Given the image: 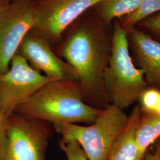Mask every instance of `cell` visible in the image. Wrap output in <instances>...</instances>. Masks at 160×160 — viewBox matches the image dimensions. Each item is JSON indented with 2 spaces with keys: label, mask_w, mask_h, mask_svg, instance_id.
<instances>
[{
  "label": "cell",
  "mask_w": 160,
  "mask_h": 160,
  "mask_svg": "<svg viewBox=\"0 0 160 160\" xmlns=\"http://www.w3.org/2000/svg\"><path fill=\"white\" fill-rule=\"evenodd\" d=\"M111 48L112 39L102 28L96 24L84 23L70 34L61 52L77 74L84 101L100 110L109 105L104 75Z\"/></svg>",
  "instance_id": "cell-1"
},
{
  "label": "cell",
  "mask_w": 160,
  "mask_h": 160,
  "mask_svg": "<svg viewBox=\"0 0 160 160\" xmlns=\"http://www.w3.org/2000/svg\"><path fill=\"white\" fill-rule=\"evenodd\" d=\"M16 111L30 118L57 125L92 124L103 110L86 103L78 82L53 80L42 87Z\"/></svg>",
  "instance_id": "cell-2"
},
{
  "label": "cell",
  "mask_w": 160,
  "mask_h": 160,
  "mask_svg": "<svg viewBox=\"0 0 160 160\" xmlns=\"http://www.w3.org/2000/svg\"><path fill=\"white\" fill-rule=\"evenodd\" d=\"M127 34L120 23H114L109 63L104 75L109 102L122 110L139 101L148 87L142 70L137 68L132 60Z\"/></svg>",
  "instance_id": "cell-3"
},
{
  "label": "cell",
  "mask_w": 160,
  "mask_h": 160,
  "mask_svg": "<svg viewBox=\"0 0 160 160\" xmlns=\"http://www.w3.org/2000/svg\"><path fill=\"white\" fill-rule=\"evenodd\" d=\"M129 116L114 104L103 109L89 126L76 123L54 125L62 141L74 140L79 143L88 160H108L114 142L125 129Z\"/></svg>",
  "instance_id": "cell-4"
},
{
  "label": "cell",
  "mask_w": 160,
  "mask_h": 160,
  "mask_svg": "<svg viewBox=\"0 0 160 160\" xmlns=\"http://www.w3.org/2000/svg\"><path fill=\"white\" fill-rule=\"evenodd\" d=\"M53 81L33 68L21 55L12 58L9 68L0 75V110L7 119L42 87Z\"/></svg>",
  "instance_id": "cell-5"
},
{
  "label": "cell",
  "mask_w": 160,
  "mask_h": 160,
  "mask_svg": "<svg viewBox=\"0 0 160 160\" xmlns=\"http://www.w3.org/2000/svg\"><path fill=\"white\" fill-rule=\"evenodd\" d=\"M103 1L34 0L35 23L32 31L49 44L57 42L81 14Z\"/></svg>",
  "instance_id": "cell-6"
},
{
  "label": "cell",
  "mask_w": 160,
  "mask_h": 160,
  "mask_svg": "<svg viewBox=\"0 0 160 160\" xmlns=\"http://www.w3.org/2000/svg\"><path fill=\"white\" fill-rule=\"evenodd\" d=\"M34 0H16L0 14V75L8 71L25 37L34 27Z\"/></svg>",
  "instance_id": "cell-7"
},
{
  "label": "cell",
  "mask_w": 160,
  "mask_h": 160,
  "mask_svg": "<svg viewBox=\"0 0 160 160\" xmlns=\"http://www.w3.org/2000/svg\"><path fill=\"white\" fill-rule=\"evenodd\" d=\"M43 122L22 114L8 119L6 160H44L49 132Z\"/></svg>",
  "instance_id": "cell-8"
},
{
  "label": "cell",
  "mask_w": 160,
  "mask_h": 160,
  "mask_svg": "<svg viewBox=\"0 0 160 160\" xmlns=\"http://www.w3.org/2000/svg\"><path fill=\"white\" fill-rule=\"evenodd\" d=\"M31 32L22 42L17 53L25 58L33 68L52 80L78 82L72 67L55 54L46 40Z\"/></svg>",
  "instance_id": "cell-9"
},
{
  "label": "cell",
  "mask_w": 160,
  "mask_h": 160,
  "mask_svg": "<svg viewBox=\"0 0 160 160\" xmlns=\"http://www.w3.org/2000/svg\"><path fill=\"white\" fill-rule=\"evenodd\" d=\"M127 33L147 82L160 89V42L135 27Z\"/></svg>",
  "instance_id": "cell-10"
},
{
  "label": "cell",
  "mask_w": 160,
  "mask_h": 160,
  "mask_svg": "<svg viewBox=\"0 0 160 160\" xmlns=\"http://www.w3.org/2000/svg\"><path fill=\"white\" fill-rule=\"evenodd\" d=\"M141 114L139 105L136 106L129 116L126 128L114 142L108 160H138L136 132Z\"/></svg>",
  "instance_id": "cell-11"
},
{
  "label": "cell",
  "mask_w": 160,
  "mask_h": 160,
  "mask_svg": "<svg viewBox=\"0 0 160 160\" xmlns=\"http://www.w3.org/2000/svg\"><path fill=\"white\" fill-rule=\"evenodd\" d=\"M160 138V115L142 112L136 132L138 160H143L149 147Z\"/></svg>",
  "instance_id": "cell-12"
},
{
  "label": "cell",
  "mask_w": 160,
  "mask_h": 160,
  "mask_svg": "<svg viewBox=\"0 0 160 160\" xmlns=\"http://www.w3.org/2000/svg\"><path fill=\"white\" fill-rule=\"evenodd\" d=\"M142 0H103L99 5L100 16L104 23L125 17L137 11Z\"/></svg>",
  "instance_id": "cell-13"
},
{
  "label": "cell",
  "mask_w": 160,
  "mask_h": 160,
  "mask_svg": "<svg viewBox=\"0 0 160 160\" xmlns=\"http://www.w3.org/2000/svg\"><path fill=\"white\" fill-rule=\"evenodd\" d=\"M160 12V0H142L137 11L124 17L121 25L127 32L146 18Z\"/></svg>",
  "instance_id": "cell-14"
},
{
  "label": "cell",
  "mask_w": 160,
  "mask_h": 160,
  "mask_svg": "<svg viewBox=\"0 0 160 160\" xmlns=\"http://www.w3.org/2000/svg\"><path fill=\"white\" fill-rule=\"evenodd\" d=\"M160 97V89L147 87L141 94L139 102L142 112L155 114Z\"/></svg>",
  "instance_id": "cell-15"
},
{
  "label": "cell",
  "mask_w": 160,
  "mask_h": 160,
  "mask_svg": "<svg viewBox=\"0 0 160 160\" xmlns=\"http://www.w3.org/2000/svg\"><path fill=\"white\" fill-rule=\"evenodd\" d=\"M60 147L66 155L68 160H88L79 143L74 140H61Z\"/></svg>",
  "instance_id": "cell-16"
},
{
  "label": "cell",
  "mask_w": 160,
  "mask_h": 160,
  "mask_svg": "<svg viewBox=\"0 0 160 160\" xmlns=\"http://www.w3.org/2000/svg\"><path fill=\"white\" fill-rule=\"evenodd\" d=\"M7 119L0 110V160H6L7 148Z\"/></svg>",
  "instance_id": "cell-17"
},
{
  "label": "cell",
  "mask_w": 160,
  "mask_h": 160,
  "mask_svg": "<svg viewBox=\"0 0 160 160\" xmlns=\"http://www.w3.org/2000/svg\"><path fill=\"white\" fill-rule=\"evenodd\" d=\"M138 24L160 37V12L146 18Z\"/></svg>",
  "instance_id": "cell-18"
},
{
  "label": "cell",
  "mask_w": 160,
  "mask_h": 160,
  "mask_svg": "<svg viewBox=\"0 0 160 160\" xmlns=\"http://www.w3.org/2000/svg\"><path fill=\"white\" fill-rule=\"evenodd\" d=\"M143 160H160V151L156 149L154 153H149L147 151Z\"/></svg>",
  "instance_id": "cell-19"
},
{
  "label": "cell",
  "mask_w": 160,
  "mask_h": 160,
  "mask_svg": "<svg viewBox=\"0 0 160 160\" xmlns=\"http://www.w3.org/2000/svg\"><path fill=\"white\" fill-rule=\"evenodd\" d=\"M9 4L10 2L8 0H0V14L6 9Z\"/></svg>",
  "instance_id": "cell-20"
},
{
  "label": "cell",
  "mask_w": 160,
  "mask_h": 160,
  "mask_svg": "<svg viewBox=\"0 0 160 160\" xmlns=\"http://www.w3.org/2000/svg\"><path fill=\"white\" fill-rule=\"evenodd\" d=\"M155 114H158V115H160V99H159V102L158 103V105H157V109H156V111H155Z\"/></svg>",
  "instance_id": "cell-21"
},
{
  "label": "cell",
  "mask_w": 160,
  "mask_h": 160,
  "mask_svg": "<svg viewBox=\"0 0 160 160\" xmlns=\"http://www.w3.org/2000/svg\"><path fill=\"white\" fill-rule=\"evenodd\" d=\"M157 150H159V151H160V139H159V141H158V143H157Z\"/></svg>",
  "instance_id": "cell-22"
}]
</instances>
